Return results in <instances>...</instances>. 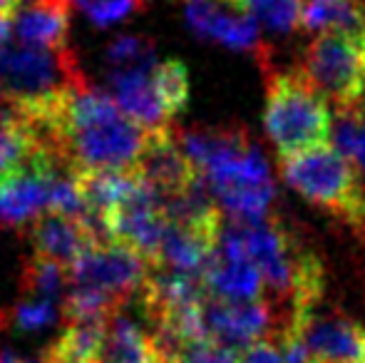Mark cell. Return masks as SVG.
<instances>
[{
    "instance_id": "3",
    "label": "cell",
    "mask_w": 365,
    "mask_h": 363,
    "mask_svg": "<svg viewBox=\"0 0 365 363\" xmlns=\"http://www.w3.org/2000/svg\"><path fill=\"white\" fill-rule=\"evenodd\" d=\"M87 83L68 45L40 48L10 38L0 50V95L33 125L55 120L68 97Z\"/></svg>"
},
{
    "instance_id": "29",
    "label": "cell",
    "mask_w": 365,
    "mask_h": 363,
    "mask_svg": "<svg viewBox=\"0 0 365 363\" xmlns=\"http://www.w3.org/2000/svg\"><path fill=\"white\" fill-rule=\"evenodd\" d=\"M8 165H10L8 155H5V152H3V150H0V172H3V170H5V167H8Z\"/></svg>"
},
{
    "instance_id": "27",
    "label": "cell",
    "mask_w": 365,
    "mask_h": 363,
    "mask_svg": "<svg viewBox=\"0 0 365 363\" xmlns=\"http://www.w3.org/2000/svg\"><path fill=\"white\" fill-rule=\"evenodd\" d=\"M0 363H23V359L13 351H0Z\"/></svg>"
},
{
    "instance_id": "8",
    "label": "cell",
    "mask_w": 365,
    "mask_h": 363,
    "mask_svg": "<svg viewBox=\"0 0 365 363\" xmlns=\"http://www.w3.org/2000/svg\"><path fill=\"white\" fill-rule=\"evenodd\" d=\"M207 334L217 344L239 354L244 346L261 339H274L279 331L286 329V319L279 306L269 299H249V301H229L207 296L202 306Z\"/></svg>"
},
{
    "instance_id": "2",
    "label": "cell",
    "mask_w": 365,
    "mask_h": 363,
    "mask_svg": "<svg viewBox=\"0 0 365 363\" xmlns=\"http://www.w3.org/2000/svg\"><path fill=\"white\" fill-rule=\"evenodd\" d=\"M184 155L207 182L224 217L264 219L276 202L269 162L244 127H194L177 130Z\"/></svg>"
},
{
    "instance_id": "16",
    "label": "cell",
    "mask_w": 365,
    "mask_h": 363,
    "mask_svg": "<svg viewBox=\"0 0 365 363\" xmlns=\"http://www.w3.org/2000/svg\"><path fill=\"white\" fill-rule=\"evenodd\" d=\"M301 30L316 33H365V3L363 0H301Z\"/></svg>"
},
{
    "instance_id": "6",
    "label": "cell",
    "mask_w": 365,
    "mask_h": 363,
    "mask_svg": "<svg viewBox=\"0 0 365 363\" xmlns=\"http://www.w3.org/2000/svg\"><path fill=\"white\" fill-rule=\"evenodd\" d=\"M296 70L336 107H351L365 97L363 53L356 35L316 33Z\"/></svg>"
},
{
    "instance_id": "26",
    "label": "cell",
    "mask_w": 365,
    "mask_h": 363,
    "mask_svg": "<svg viewBox=\"0 0 365 363\" xmlns=\"http://www.w3.org/2000/svg\"><path fill=\"white\" fill-rule=\"evenodd\" d=\"M18 5H20V0H0V13H3V15H13Z\"/></svg>"
},
{
    "instance_id": "14",
    "label": "cell",
    "mask_w": 365,
    "mask_h": 363,
    "mask_svg": "<svg viewBox=\"0 0 365 363\" xmlns=\"http://www.w3.org/2000/svg\"><path fill=\"white\" fill-rule=\"evenodd\" d=\"M152 68L110 73L112 100L120 105V110L125 112V115H130L137 125L147 127V130L164 127L172 122V117L167 115L162 100H159L157 90H154Z\"/></svg>"
},
{
    "instance_id": "25",
    "label": "cell",
    "mask_w": 365,
    "mask_h": 363,
    "mask_svg": "<svg viewBox=\"0 0 365 363\" xmlns=\"http://www.w3.org/2000/svg\"><path fill=\"white\" fill-rule=\"evenodd\" d=\"M13 38V25H10V15H3L0 13V50L10 43Z\"/></svg>"
},
{
    "instance_id": "32",
    "label": "cell",
    "mask_w": 365,
    "mask_h": 363,
    "mask_svg": "<svg viewBox=\"0 0 365 363\" xmlns=\"http://www.w3.org/2000/svg\"><path fill=\"white\" fill-rule=\"evenodd\" d=\"M0 224H3V222H0Z\"/></svg>"
},
{
    "instance_id": "23",
    "label": "cell",
    "mask_w": 365,
    "mask_h": 363,
    "mask_svg": "<svg viewBox=\"0 0 365 363\" xmlns=\"http://www.w3.org/2000/svg\"><path fill=\"white\" fill-rule=\"evenodd\" d=\"M140 10H145V0H97L87 10V18L97 28H107V25L120 23V20L130 18V15L140 13Z\"/></svg>"
},
{
    "instance_id": "19",
    "label": "cell",
    "mask_w": 365,
    "mask_h": 363,
    "mask_svg": "<svg viewBox=\"0 0 365 363\" xmlns=\"http://www.w3.org/2000/svg\"><path fill=\"white\" fill-rule=\"evenodd\" d=\"M154 90L162 100L169 117H177L189 105V70L182 60L169 58L164 63H154L152 68Z\"/></svg>"
},
{
    "instance_id": "13",
    "label": "cell",
    "mask_w": 365,
    "mask_h": 363,
    "mask_svg": "<svg viewBox=\"0 0 365 363\" xmlns=\"http://www.w3.org/2000/svg\"><path fill=\"white\" fill-rule=\"evenodd\" d=\"M28 227L33 254L53 259V262L63 264L68 269L73 267V262L90 244H95V237L85 227V222L65 217V214L58 212H50V209L40 212Z\"/></svg>"
},
{
    "instance_id": "11",
    "label": "cell",
    "mask_w": 365,
    "mask_h": 363,
    "mask_svg": "<svg viewBox=\"0 0 365 363\" xmlns=\"http://www.w3.org/2000/svg\"><path fill=\"white\" fill-rule=\"evenodd\" d=\"M135 175L152 184L164 199L174 197L197 180V170L184 155L174 127H154L147 132V142L135 165Z\"/></svg>"
},
{
    "instance_id": "5",
    "label": "cell",
    "mask_w": 365,
    "mask_h": 363,
    "mask_svg": "<svg viewBox=\"0 0 365 363\" xmlns=\"http://www.w3.org/2000/svg\"><path fill=\"white\" fill-rule=\"evenodd\" d=\"M284 182L316 207L353 222L365 197V184L356 167L331 142L279 157Z\"/></svg>"
},
{
    "instance_id": "28",
    "label": "cell",
    "mask_w": 365,
    "mask_h": 363,
    "mask_svg": "<svg viewBox=\"0 0 365 363\" xmlns=\"http://www.w3.org/2000/svg\"><path fill=\"white\" fill-rule=\"evenodd\" d=\"M95 3H97V0H70V5L77 8V10H82V13H87V10H90Z\"/></svg>"
},
{
    "instance_id": "18",
    "label": "cell",
    "mask_w": 365,
    "mask_h": 363,
    "mask_svg": "<svg viewBox=\"0 0 365 363\" xmlns=\"http://www.w3.org/2000/svg\"><path fill=\"white\" fill-rule=\"evenodd\" d=\"M20 291H23V296L53 299L63 306V299L68 294V267L40 257V254H33L23 262Z\"/></svg>"
},
{
    "instance_id": "15",
    "label": "cell",
    "mask_w": 365,
    "mask_h": 363,
    "mask_svg": "<svg viewBox=\"0 0 365 363\" xmlns=\"http://www.w3.org/2000/svg\"><path fill=\"white\" fill-rule=\"evenodd\" d=\"M97 363H167L157 351L152 334L137 321L125 316V309L115 311L107 324L105 339L97 351Z\"/></svg>"
},
{
    "instance_id": "10",
    "label": "cell",
    "mask_w": 365,
    "mask_h": 363,
    "mask_svg": "<svg viewBox=\"0 0 365 363\" xmlns=\"http://www.w3.org/2000/svg\"><path fill=\"white\" fill-rule=\"evenodd\" d=\"M291 329L301 334L313 363H365V326L343 311L318 304Z\"/></svg>"
},
{
    "instance_id": "20",
    "label": "cell",
    "mask_w": 365,
    "mask_h": 363,
    "mask_svg": "<svg viewBox=\"0 0 365 363\" xmlns=\"http://www.w3.org/2000/svg\"><path fill=\"white\" fill-rule=\"evenodd\" d=\"M244 13L276 35L301 30V0H244Z\"/></svg>"
},
{
    "instance_id": "17",
    "label": "cell",
    "mask_w": 365,
    "mask_h": 363,
    "mask_svg": "<svg viewBox=\"0 0 365 363\" xmlns=\"http://www.w3.org/2000/svg\"><path fill=\"white\" fill-rule=\"evenodd\" d=\"M331 145L351 160L361 182L365 184V97L351 107H336Z\"/></svg>"
},
{
    "instance_id": "4",
    "label": "cell",
    "mask_w": 365,
    "mask_h": 363,
    "mask_svg": "<svg viewBox=\"0 0 365 363\" xmlns=\"http://www.w3.org/2000/svg\"><path fill=\"white\" fill-rule=\"evenodd\" d=\"M264 130L279 157L331 142L328 100L298 70H266Z\"/></svg>"
},
{
    "instance_id": "9",
    "label": "cell",
    "mask_w": 365,
    "mask_h": 363,
    "mask_svg": "<svg viewBox=\"0 0 365 363\" xmlns=\"http://www.w3.org/2000/svg\"><path fill=\"white\" fill-rule=\"evenodd\" d=\"M184 18L194 35L212 40L224 48L251 53L261 68L271 70L269 48L261 38V28L249 13L221 0H184Z\"/></svg>"
},
{
    "instance_id": "31",
    "label": "cell",
    "mask_w": 365,
    "mask_h": 363,
    "mask_svg": "<svg viewBox=\"0 0 365 363\" xmlns=\"http://www.w3.org/2000/svg\"><path fill=\"white\" fill-rule=\"evenodd\" d=\"M221 3H229V5H234V8L244 10V0H221Z\"/></svg>"
},
{
    "instance_id": "30",
    "label": "cell",
    "mask_w": 365,
    "mask_h": 363,
    "mask_svg": "<svg viewBox=\"0 0 365 363\" xmlns=\"http://www.w3.org/2000/svg\"><path fill=\"white\" fill-rule=\"evenodd\" d=\"M8 324H10L8 314H5V311H3V309H0V331H3V329H5V326H8Z\"/></svg>"
},
{
    "instance_id": "7",
    "label": "cell",
    "mask_w": 365,
    "mask_h": 363,
    "mask_svg": "<svg viewBox=\"0 0 365 363\" xmlns=\"http://www.w3.org/2000/svg\"><path fill=\"white\" fill-rule=\"evenodd\" d=\"M149 274V264L140 252L110 239L95 242L68 269V284L87 289L105 299L115 311H122L137 299Z\"/></svg>"
},
{
    "instance_id": "21",
    "label": "cell",
    "mask_w": 365,
    "mask_h": 363,
    "mask_svg": "<svg viewBox=\"0 0 365 363\" xmlns=\"http://www.w3.org/2000/svg\"><path fill=\"white\" fill-rule=\"evenodd\" d=\"M105 63L110 73L152 68L157 63V50L147 35H120L105 48Z\"/></svg>"
},
{
    "instance_id": "12",
    "label": "cell",
    "mask_w": 365,
    "mask_h": 363,
    "mask_svg": "<svg viewBox=\"0 0 365 363\" xmlns=\"http://www.w3.org/2000/svg\"><path fill=\"white\" fill-rule=\"evenodd\" d=\"M70 0H20L10 15L13 40L40 48H65L70 35Z\"/></svg>"
},
{
    "instance_id": "22",
    "label": "cell",
    "mask_w": 365,
    "mask_h": 363,
    "mask_svg": "<svg viewBox=\"0 0 365 363\" xmlns=\"http://www.w3.org/2000/svg\"><path fill=\"white\" fill-rule=\"evenodd\" d=\"M63 316V306L53 299H35V296H28V299L18 301L13 311L8 314V319L13 321V326L18 331H40L45 326L55 324V321Z\"/></svg>"
},
{
    "instance_id": "24",
    "label": "cell",
    "mask_w": 365,
    "mask_h": 363,
    "mask_svg": "<svg viewBox=\"0 0 365 363\" xmlns=\"http://www.w3.org/2000/svg\"><path fill=\"white\" fill-rule=\"evenodd\" d=\"M239 363H286L274 339H261L239 351Z\"/></svg>"
},
{
    "instance_id": "1",
    "label": "cell",
    "mask_w": 365,
    "mask_h": 363,
    "mask_svg": "<svg viewBox=\"0 0 365 363\" xmlns=\"http://www.w3.org/2000/svg\"><path fill=\"white\" fill-rule=\"evenodd\" d=\"M30 127L38 145L73 172H135L149 132L92 83L77 88L55 120Z\"/></svg>"
}]
</instances>
